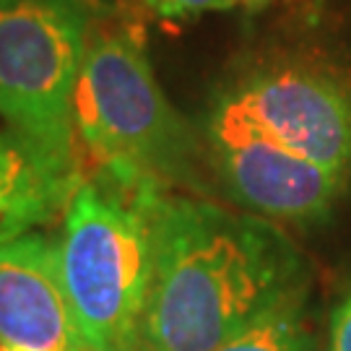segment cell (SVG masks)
Wrapping results in <instances>:
<instances>
[{
  "instance_id": "ba28073f",
  "label": "cell",
  "mask_w": 351,
  "mask_h": 351,
  "mask_svg": "<svg viewBox=\"0 0 351 351\" xmlns=\"http://www.w3.org/2000/svg\"><path fill=\"white\" fill-rule=\"evenodd\" d=\"M81 172H65L32 143L0 128V245L65 211Z\"/></svg>"
},
{
  "instance_id": "277c9868",
  "label": "cell",
  "mask_w": 351,
  "mask_h": 351,
  "mask_svg": "<svg viewBox=\"0 0 351 351\" xmlns=\"http://www.w3.org/2000/svg\"><path fill=\"white\" fill-rule=\"evenodd\" d=\"M91 11L88 0H0V120L75 175L73 101Z\"/></svg>"
},
{
  "instance_id": "8fae6325",
  "label": "cell",
  "mask_w": 351,
  "mask_h": 351,
  "mask_svg": "<svg viewBox=\"0 0 351 351\" xmlns=\"http://www.w3.org/2000/svg\"><path fill=\"white\" fill-rule=\"evenodd\" d=\"M328 351H351V291L341 300L333 313Z\"/></svg>"
},
{
  "instance_id": "52a82bcc",
  "label": "cell",
  "mask_w": 351,
  "mask_h": 351,
  "mask_svg": "<svg viewBox=\"0 0 351 351\" xmlns=\"http://www.w3.org/2000/svg\"><path fill=\"white\" fill-rule=\"evenodd\" d=\"M0 346L86 351L60 268V242L32 229L0 245Z\"/></svg>"
},
{
  "instance_id": "5b68a950",
  "label": "cell",
  "mask_w": 351,
  "mask_h": 351,
  "mask_svg": "<svg viewBox=\"0 0 351 351\" xmlns=\"http://www.w3.org/2000/svg\"><path fill=\"white\" fill-rule=\"evenodd\" d=\"M274 143L351 180V73L315 55H268L208 101Z\"/></svg>"
},
{
  "instance_id": "30bf717a",
  "label": "cell",
  "mask_w": 351,
  "mask_h": 351,
  "mask_svg": "<svg viewBox=\"0 0 351 351\" xmlns=\"http://www.w3.org/2000/svg\"><path fill=\"white\" fill-rule=\"evenodd\" d=\"M141 11L162 21H190L203 13H221L237 8V0H136Z\"/></svg>"
},
{
  "instance_id": "7c38bea8",
  "label": "cell",
  "mask_w": 351,
  "mask_h": 351,
  "mask_svg": "<svg viewBox=\"0 0 351 351\" xmlns=\"http://www.w3.org/2000/svg\"><path fill=\"white\" fill-rule=\"evenodd\" d=\"M268 3H271V0H237V5H242L245 11H250V13L263 11Z\"/></svg>"
},
{
  "instance_id": "6da1fadb",
  "label": "cell",
  "mask_w": 351,
  "mask_h": 351,
  "mask_svg": "<svg viewBox=\"0 0 351 351\" xmlns=\"http://www.w3.org/2000/svg\"><path fill=\"white\" fill-rule=\"evenodd\" d=\"M307 291L310 265L281 224L167 193L138 351H216Z\"/></svg>"
},
{
  "instance_id": "9c48e42d",
  "label": "cell",
  "mask_w": 351,
  "mask_h": 351,
  "mask_svg": "<svg viewBox=\"0 0 351 351\" xmlns=\"http://www.w3.org/2000/svg\"><path fill=\"white\" fill-rule=\"evenodd\" d=\"M216 351H313V330L307 320V297L289 302L261 320L237 339L219 346Z\"/></svg>"
},
{
  "instance_id": "7a4b0ae2",
  "label": "cell",
  "mask_w": 351,
  "mask_h": 351,
  "mask_svg": "<svg viewBox=\"0 0 351 351\" xmlns=\"http://www.w3.org/2000/svg\"><path fill=\"white\" fill-rule=\"evenodd\" d=\"M73 114L101 175L201 198L211 193L201 133L164 97L138 26L91 21Z\"/></svg>"
},
{
  "instance_id": "4fadbf2b",
  "label": "cell",
  "mask_w": 351,
  "mask_h": 351,
  "mask_svg": "<svg viewBox=\"0 0 351 351\" xmlns=\"http://www.w3.org/2000/svg\"><path fill=\"white\" fill-rule=\"evenodd\" d=\"M88 3H91V5H94V8H99V0H88Z\"/></svg>"
},
{
  "instance_id": "3957f363",
  "label": "cell",
  "mask_w": 351,
  "mask_h": 351,
  "mask_svg": "<svg viewBox=\"0 0 351 351\" xmlns=\"http://www.w3.org/2000/svg\"><path fill=\"white\" fill-rule=\"evenodd\" d=\"M164 190L97 172L65 206L60 268L86 351H138Z\"/></svg>"
},
{
  "instance_id": "5bb4252c",
  "label": "cell",
  "mask_w": 351,
  "mask_h": 351,
  "mask_svg": "<svg viewBox=\"0 0 351 351\" xmlns=\"http://www.w3.org/2000/svg\"><path fill=\"white\" fill-rule=\"evenodd\" d=\"M0 351H21V349H5V346H0Z\"/></svg>"
},
{
  "instance_id": "8992f818",
  "label": "cell",
  "mask_w": 351,
  "mask_h": 351,
  "mask_svg": "<svg viewBox=\"0 0 351 351\" xmlns=\"http://www.w3.org/2000/svg\"><path fill=\"white\" fill-rule=\"evenodd\" d=\"M201 138L219 190L234 206L276 224L326 221L349 185L326 167L208 107L201 120Z\"/></svg>"
}]
</instances>
